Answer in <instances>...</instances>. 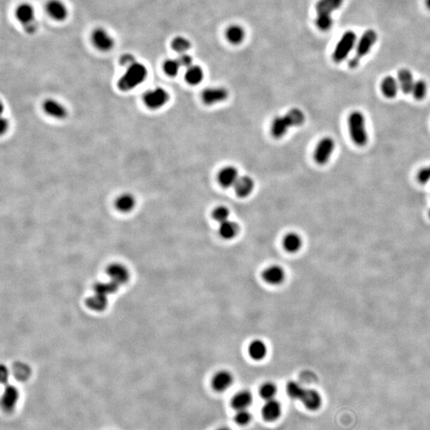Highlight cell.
Wrapping results in <instances>:
<instances>
[{"label": "cell", "mask_w": 430, "mask_h": 430, "mask_svg": "<svg viewBox=\"0 0 430 430\" xmlns=\"http://www.w3.org/2000/svg\"><path fill=\"white\" fill-rule=\"evenodd\" d=\"M347 126L351 140L358 147H364L369 140L366 117L360 110H354L347 118Z\"/></svg>", "instance_id": "cell-1"}, {"label": "cell", "mask_w": 430, "mask_h": 430, "mask_svg": "<svg viewBox=\"0 0 430 430\" xmlns=\"http://www.w3.org/2000/svg\"><path fill=\"white\" fill-rule=\"evenodd\" d=\"M343 0H319L316 5V26L323 32H327L332 27L331 15L343 4Z\"/></svg>", "instance_id": "cell-2"}, {"label": "cell", "mask_w": 430, "mask_h": 430, "mask_svg": "<svg viewBox=\"0 0 430 430\" xmlns=\"http://www.w3.org/2000/svg\"><path fill=\"white\" fill-rule=\"evenodd\" d=\"M148 75V70L141 63H133L128 67L125 74L118 81V87L123 91H129L141 84Z\"/></svg>", "instance_id": "cell-3"}, {"label": "cell", "mask_w": 430, "mask_h": 430, "mask_svg": "<svg viewBox=\"0 0 430 430\" xmlns=\"http://www.w3.org/2000/svg\"><path fill=\"white\" fill-rule=\"evenodd\" d=\"M378 40V34L374 30H367L364 32L362 35L361 38L358 43L356 53L353 58L350 60L349 67L351 69H355L359 66L362 59L367 55L370 52L371 48Z\"/></svg>", "instance_id": "cell-4"}, {"label": "cell", "mask_w": 430, "mask_h": 430, "mask_svg": "<svg viewBox=\"0 0 430 430\" xmlns=\"http://www.w3.org/2000/svg\"><path fill=\"white\" fill-rule=\"evenodd\" d=\"M356 41L357 37L356 33L352 31H348L343 33L334 49L333 60L336 63H340L345 60L356 45Z\"/></svg>", "instance_id": "cell-5"}, {"label": "cell", "mask_w": 430, "mask_h": 430, "mask_svg": "<svg viewBox=\"0 0 430 430\" xmlns=\"http://www.w3.org/2000/svg\"><path fill=\"white\" fill-rule=\"evenodd\" d=\"M335 148V143L332 138L326 136L322 138L316 145L314 152V160L319 165L328 164Z\"/></svg>", "instance_id": "cell-6"}, {"label": "cell", "mask_w": 430, "mask_h": 430, "mask_svg": "<svg viewBox=\"0 0 430 430\" xmlns=\"http://www.w3.org/2000/svg\"><path fill=\"white\" fill-rule=\"evenodd\" d=\"M17 19L22 23L27 33H33L37 29L35 22V14L32 5L28 3H22L16 9Z\"/></svg>", "instance_id": "cell-7"}, {"label": "cell", "mask_w": 430, "mask_h": 430, "mask_svg": "<svg viewBox=\"0 0 430 430\" xmlns=\"http://www.w3.org/2000/svg\"><path fill=\"white\" fill-rule=\"evenodd\" d=\"M169 99V95L162 88H156L150 90L144 95V102L151 108H159L164 106Z\"/></svg>", "instance_id": "cell-8"}, {"label": "cell", "mask_w": 430, "mask_h": 430, "mask_svg": "<svg viewBox=\"0 0 430 430\" xmlns=\"http://www.w3.org/2000/svg\"><path fill=\"white\" fill-rule=\"evenodd\" d=\"M228 98V92L224 88H208L202 92L204 103L209 105L224 101Z\"/></svg>", "instance_id": "cell-9"}, {"label": "cell", "mask_w": 430, "mask_h": 430, "mask_svg": "<svg viewBox=\"0 0 430 430\" xmlns=\"http://www.w3.org/2000/svg\"><path fill=\"white\" fill-rule=\"evenodd\" d=\"M291 128H293L291 121L285 114L282 117H276L273 119L271 125V132L275 138L278 139L283 137Z\"/></svg>", "instance_id": "cell-10"}, {"label": "cell", "mask_w": 430, "mask_h": 430, "mask_svg": "<svg viewBox=\"0 0 430 430\" xmlns=\"http://www.w3.org/2000/svg\"><path fill=\"white\" fill-rule=\"evenodd\" d=\"M300 400L307 409L312 411L320 409L322 405V397L320 394L312 389H305Z\"/></svg>", "instance_id": "cell-11"}, {"label": "cell", "mask_w": 430, "mask_h": 430, "mask_svg": "<svg viewBox=\"0 0 430 430\" xmlns=\"http://www.w3.org/2000/svg\"><path fill=\"white\" fill-rule=\"evenodd\" d=\"M92 39L96 47L100 50L107 51L112 49L113 46V39L104 30L97 29L94 31Z\"/></svg>", "instance_id": "cell-12"}, {"label": "cell", "mask_w": 430, "mask_h": 430, "mask_svg": "<svg viewBox=\"0 0 430 430\" xmlns=\"http://www.w3.org/2000/svg\"><path fill=\"white\" fill-rule=\"evenodd\" d=\"M262 417L267 422H274L281 415V405L275 399L265 401L262 409Z\"/></svg>", "instance_id": "cell-13"}, {"label": "cell", "mask_w": 430, "mask_h": 430, "mask_svg": "<svg viewBox=\"0 0 430 430\" xmlns=\"http://www.w3.org/2000/svg\"><path fill=\"white\" fill-rule=\"evenodd\" d=\"M107 274L110 277L111 281H114L119 285H123L129 281V271L121 264H112L108 266Z\"/></svg>", "instance_id": "cell-14"}, {"label": "cell", "mask_w": 430, "mask_h": 430, "mask_svg": "<svg viewBox=\"0 0 430 430\" xmlns=\"http://www.w3.org/2000/svg\"><path fill=\"white\" fill-rule=\"evenodd\" d=\"M232 374L227 370H222L215 374L212 379V387L218 392H223L228 390L233 383Z\"/></svg>", "instance_id": "cell-15"}, {"label": "cell", "mask_w": 430, "mask_h": 430, "mask_svg": "<svg viewBox=\"0 0 430 430\" xmlns=\"http://www.w3.org/2000/svg\"><path fill=\"white\" fill-rule=\"evenodd\" d=\"M19 393L14 386H6L2 397V406L6 411H11L19 401Z\"/></svg>", "instance_id": "cell-16"}, {"label": "cell", "mask_w": 430, "mask_h": 430, "mask_svg": "<svg viewBox=\"0 0 430 430\" xmlns=\"http://www.w3.org/2000/svg\"><path fill=\"white\" fill-rule=\"evenodd\" d=\"M238 171L234 166H226L218 174V181L223 187H233L238 179Z\"/></svg>", "instance_id": "cell-17"}, {"label": "cell", "mask_w": 430, "mask_h": 430, "mask_svg": "<svg viewBox=\"0 0 430 430\" xmlns=\"http://www.w3.org/2000/svg\"><path fill=\"white\" fill-rule=\"evenodd\" d=\"M380 87L382 94L384 95L385 98L389 99L396 98L398 90H400L398 81L392 76H387L385 77L382 81Z\"/></svg>", "instance_id": "cell-18"}, {"label": "cell", "mask_w": 430, "mask_h": 430, "mask_svg": "<svg viewBox=\"0 0 430 430\" xmlns=\"http://www.w3.org/2000/svg\"><path fill=\"white\" fill-rule=\"evenodd\" d=\"M233 187L235 193L237 194V196L241 198L247 197L254 190V180L250 176L246 175L239 177Z\"/></svg>", "instance_id": "cell-19"}, {"label": "cell", "mask_w": 430, "mask_h": 430, "mask_svg": "<svg viewBox=\"0 0 430 430\" xmlns=\"http://www.w3.org/2000/svg\"><path fill=\"white\" fill-rule=\"evenodd\" d=\"M46 9L49 15L58 21L65 20L68 15L66 7L59 0H50L47 3Z\"/></svg>", "instance_id": "cell-20"}, {"label": "cell", "mask_w": 430, "mask_h": 430, "mask_svg": "<svg viewBox=\"0 0 430 430\" xmlns=\"http://www.w3.org/2000/svg\"><path fill=\"white\" fill-rule=\"evenodd\" d=\"M397 81L400 90L403 92V94H411L415 81L414 80V76L409 69H401L399 70Z\"/></svg>", "instance_id": "cell-21"}, {"label": "cell", "mask_w": 430, "mask_h": 430, "mask_svg": "<svg viewBox=\"0 0 430 430\" xmlns=\"http://www.w3.org/2000/svg\"><path fill=\"white\" fill-rule=\"evenodd\" d=\"M263 277L266 282L270 285H276L281 284L285 279V272L281 267L271 266L263 273Z\"/></svg>", "instance_id": "cell-22"}, {"label": "cell", "mask_w": 430, "mask_h": 430, "mask_svg": "<svg viewBox=\"0 0 430 430\" xmlns=\"http://www.w3.org/2000/svg\"><path fill=\"white\" fill-rule=\"evenodd\" d=\"M253 401V396L250 391H241L233 396L231 401L232 406L235 409H247Z\"/></svg>", "instance_id": "cell-23"}, {"label": "cell", "mask_w": 430, "mask_h": 430, "mask_svg": "<svg viewBox=\"0 0 430 430\" xmlns=\"http://www.w3.org/2000/svg\"><path fill=\"white\" fill-rule=\"evenodd\" d=\"M43 108L46 113L56 118H63L66 116V108L56 100H46L44 103Z\"/></svg>", "instance_id": "cell-24"}, {"label": "cell", "mask_w": 430, "mask_h": 430, "mask_svg": "<svg viewBox=\"0 0 430 430\" xmlns=\"http://www.w3.org/2000/svg\"><path fill=\"white\" fill-rule=\"evenodd\" d=\"M283 244L287 251L289 253H295L301 247V238L297 233H290L285 236Z\"/></svg>", "instance_id": "cell-25"}, {"label": "cell", "mask_w": 430, "mask_h": 430, "mask_svg": "<svg viewBox=\"0 0 430 430\" xmlns=\"http://www.w3.org/2000/svg\"><path fill=\"white\" fill-rule=\"evenodd\" d=\"M107 303H108V299L106 296L98 294V293H95V295L88 298L86 300V305L88 306V308L98 312L103 311L106 308Z\"/></svg>", "instance_id": "cell-26"}, {"label": "cell", "mask_w": 430, "mask_h": 430, "mask_svg": "<svg viewBox=\"0 0 430 430\" xmlns=\"http://www.w3.org/2000/svg\"><path fill=\"white\" fill-rule=\"evenodd\" d=\"M237 232H238V226L234 222L227 220L224 223H220L219 233L223 238L232 239L237 235Z\"/></svg>", "instance_id": "cell-27"}, {"label": "cell", "mask_w": 430, "mask_h": 430, "mask_svg": "<svg viewBox=\"0 0 430 430\" xmlns=\"http://www.w3.org/2000/svg\"><path fill=\"white\" fill-rule=\"evenodd\" d=\"M249 353L254 360H263L267 353L265 344L261 340L254 341L249 347Z\"/></svg>", "instance_id": "cell-28"}, {"label": "cell", "mask_w": 430, "mask_h": 430, "mask_svg": "<svg viewBox=\"0 0 430 430\" xmlns=\"http://www.w3.org/2000/svg\"><path fill=\"white\" fill-rule=\"evenodd\" d=\"M185 78L191 85H198L203 79V71L198 66H191L187 69Z\"/></svg>", "instance_id": "cell-29"}, {"label": "cell", "mask_w": 430, "mask_h": 430, "mask_svg": "<svg viewBox=\"0 0 430 430\" xmlns=\"http://www.w3.org/2000/svg\"><path fill=\"white\" fill-rule=\"evenodd\" d=\"M245 37L244 30L239 26H231L227 31V39L233 44L241 43Z\"/></svg>", "instance_id": "cell-30"}, {"label": "cell", "mask_w": 430, "mask_h": 430, "mask_svg": "<svg viewBox=\"0 0 430 430\" xmlns=\"http://www.w3.org/2000/svg\"><path fill=\"white\" fill-rule=\"evenodd\" d=\"M116 206L119 210L127 212L135 206V198L129 194H124L117 198Z\"/></svg>", "instance_id": "cell-31"}, {"label": "cell", "mask_w": 430, "mask_h": 430, "mask_svg": "<svg viewBox=\"0 0 430 430\" xmlns=\"http://www.w3.org/2000/svg\"><path fill=\"white\" fill-rule=\"evenodd\" d=\"M119 285L114 281H111L108 283H98L94 285V291L95 293L101 294V295L106 296L108 294H112L116 293L118 289Z\"/></svg>", "instance_id": "cell-32"}, {"label": "cell", "mask_w": 430, "mask_h": 430, "mask_svg": "<svg viewBox=\"0 0 430 430\" xmlns=\"http://www.w3.org/2000/svg\"><path fill=\"white\" fill-rule=\"evenodd\" d=\"M427 92H428V86L426 81L423 80H418L414 82L411 94L414 99L417 100H422L426 98Z\"/></svg>", "instance_id": "cell-33"}, {"label": "cell", "mask_w": 430, "mask_h": 430, "mask_svg": "<svg viewBox=\"0 0 430 430\" xmlns=\"http://www.w3.org/2000/svg\"><path fill=\"white\" fill-rule=\"evenodd\" d=\"M286 115L293 124V127L300 126L305 121V116L299 108H293L291 110H289Z\"/></svg>", "instance_id": "cell-34"}, {"label": "cell", "mask_w": 430, "mask_h": 430, "mask_svg": "<svg viewBox=\"0 0 430 430\" xmlns=\"http://www.w3.org/2000/svg\"><path fill=\"white\" fill-rule=\"evenodd\" d=\"M304 390L305 388L302 387L297 382H289L287 384V393L289 395V397H291L293 399H299L300 400Z\"/></svg>", "instance_id": "cell-35"}, {"label": "cell", "mask_w": 430, "mask_h": 430, "mask_svg": "<svg viewBox=\"0 0 430 430\" xmlns=\"http://www.w3.org/2000/svg\"><path fill=\"white\" fill-rule=\"evenodd\" d=\"M276 394V387L273 383L266 382L260 388V396L265 401L274 399Z\"/></svg>", "instance_id": "cell-36"}, {"label": "cell", "mask_w": 430, "mask_h": 430, "mask_svg": "<svg viewBox=\"0 0 430 430\" xmlns=\"http://www.w3.org/2000/svg\"><path fill=\"white\" fill-rule=\"evenodd\" d=\"M171 47L176 52L183 54L191 47L189 41L183 37H176L171 42Z\"/></svg>", "instance_id": "cell-37"}, {"label": "cell", "mask_w": 430, "mask_h": 430, "mask_svg": "<svg viewBox=\"0 0 430 430\" xmlns=\"http://www.w3.org/2000/svg\"><path fill=\"white\" fill-rule=\"evenodd\" d=\"M251 414L246 409H239L234 416L235 422L240 426L249 424L251 421Z\"/></svg>", "instance_id": "cell-38"}, {"label": "cell", "mask_w": 430, "mask_h": 430, "mask_svg": "<svg viewBox=\"0 0 430 430\" xmlns=\"http://www.w3.org/2000/svg\"><path fill=\"white\" fill-rule=\"evenodd\" d=\"M230 210L226 206H221L215 208L213 212V217L218 223H223L228 220Z\"/></svg>", "instance_id": "cell-39"}, {"label": "cell", "mask_w": 430, "mask_h": 430, "mask_svg": "<svg viewBox=\"0 0 430 430\" xmlns=\"http://www.w3.org/2000/svg\"><path fill=\"white\" fill-rule=\"evenodd\" d=\"M180 65L177 60H167L164 64V69L165 73L170 77H174L179 72Z\"/></svg>", "instance_id": "cell-40"}, {"label": "cell", "mask_w": 430, "mask_h": 430, "mask_svg": "<svg viewBox=\"0 0 430 430\" xmlns=\"http://www.w3.org/2000/svg\"><path fill=\"white\" fill-rule=\"evenodd\" d=\"M417 180L421 184H426L430 182V165L421 169L417 174Z\"/></svg>", "instance_id": "cell-41"}, {"label": "cell", "mask_w": 430, "mask_h": 430, "mask_svg": "<svg viewBox=\"0 0 430 430\" xmlns=\"http://www.w3.org/2000/svg\"><path fill=\"white\" fill-rule=\"evenodd\" d=\"M177 61H178L179 64L180 65V66L187 67V68H189L190 66H192V62H193L192 58L190 55H188V54H185V53L181 54L178 57Z\"/></svg>", "instance_id": "cell-42"}, {"label": "cell", "mask_w": 430, "mask_h": 430, "mask_svg": "<svg viewBox=\"0 0 430 430\" xmlns=\"http://www.w3.org/2000/svg\"><path fill=\"white\" fill-rule=\"evenodd\" d=\"M135 63V57H133L131 54H125L121 57V65H122L123 66H126L128 68Z\"/></svg>", "instance_id": "cell-43"}, {"label": "cell", "mask_w": 430, "mask_h": 430, "mask_svg": "<svg viewBox=\"0 0 430 430\" xmlns=\"http://www.w3.org/2000/svg\"><path fill=\"white\" fill-rule=\"evenodd\" d=\"M1 381H2V383H5L6 381H7V378H8V372H7V370H6L5 368H3V366L2 367V370H1Z\"/></svg>", "instance_id": "cell-44"}, {"label": "cell", "mask_w": 430, "mask_h": 430, "mask_svg": "<svg viewBox=\"0 0 430 430\" xmlns=\"http://www.w3.org/2000/svg\"><path fill=\"white\" fill-rule=\"evenodd\" d=\"M0 127H1V133H4V132L6 131V129H7V121L6 120H3L2 119V121H1V124H0Z\"/></svg>", "instance_id": "cell-45"}, {"label": "cell", "mask_w": 430, "mask_h": 430, "mask_svg": "<svg viewBox=\"0 0 430 430\" xmlns=\"http://www.w3.org/2000/svg\"><path fill=\"white\" fill-rule=\"evenodd\" d=\"M426 5L427 6V8L430 10V0H426Z\"/></svg>", "instance_id": "cell-46"}, {"label": "cell", "mask_w": 430, "mask_h": 430, "mask_svg": "<svg viewBox=\"0 0 430 430\" xmlns=\"http://www.w3.org/2000/svg\"><path fill=\"white\" fill-rule=\"evenodd\" d=\"M230 430V429H228V428H226V427H222V428L218 429V430Z\"/></svg>", "instance_id": "cell-47"}, {"label": "cell", "mask_w": 430, "mask_h": 430, "mask_svg": "<svg viewBox=\"0 0 430 430\" xmlns=\"http://www.w3.org/2000/svg\"><path fill=\"white\" fill-rule=\"evenodd\" d=\"M428 215H429V218H430V210H429Z\"/></svg>", "instance_id": "cell-48"}]
</instances>
